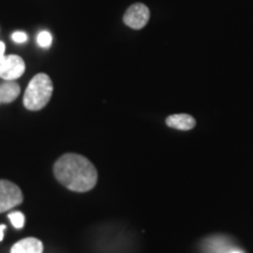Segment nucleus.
<instances>
[{
  "instance_id": "13",
  "label": "nucleus",
  "mask_w": 253,
  "mask_h": 253,
  "mask_svg": "<svg viewBox=\"0 0 253 253\" xmlns=\"http://www.w3.org/2000/svg\"><path fill=\"white\" fill-rule=\"evenodd\" d=\"M5 43L2 42V41H0V59L2 58V56H4V53H5Z\"/></svg>"
},
{
  "instance_id": "14",
  "label": "nucleus",
  "mask_w": 253,
  "mask_h": 253,
  "mask_svg": "<svg viewBox=\"0 0 253 253\" xmlns=\"http://www.w3.org/2000/svg\"><path fill=\"white\" fill-rule=\"evenodd\" d=\"M6 229L5 225H0V242H1L2 238H4V231Z\"/></svg>"
},
{
  "instance_id": "2",
  "label": "nucleus",
  "mask_w": 253,
  "mask_h": 253,
  "mask_svg": "<svg viewBox=\"0 0 253 253\" xmlns=\"http://www.w3.org/2000/svg\"><path fill=\"white\" fill-rule=\"evenodd\" d=\"M53 82L45 73H39L28 84L24 95L25 108L37 112L45 108L53 94Z\"/></svg>"
},
{
  "instance_id": "11",
  "label": "nucleus",
  "mask_w": 253,
  "mask_h": 253,
  "mask_svg": "<svg viewBox=\"0 0 253 253\" xmlns=\"http://www.w3.org/2000/svg\"><path fill=\"white\" fill-rule=\"evenodd\" d=\"M9 220L15 229H21L25 224V216L21 212H13L8 214Z\"/></svg>"
},
{
  "instance_id": "6",
  "label": "nucleus",
  "mask_w": 253,
  "mask_h": 253,
  "mask_svg": "<svg viewBox=\"0 0 253 253\" xmlns=\"http://www.w3.org/2000/svg\"><path fill=\"white\" fill-rule=\"evenodd\" d=\"M166 123L168 126L178 130H190L195 128L196 120L189 114H173L167 118Z\"/></svg>"
},
{
  "instance_id": "4",
  "label": "nucleus",
  "mask_w": 253,
  "mask_h": 253,
  "mask_svg": "<svg viewBox=\"0 0 253 253\" xmlns=\"http://www.w3.org/2000/svg\"><path fill=\"white\" fill-rule=\"evenodd\" d=\"M150 11L148 6L142 2L132 4L123 15V23L132 30H141L149 23Z\"/></svg>"
},
{
  "instance_id": "12",
  "label": "nucleus",
  "mask_w": 253,
  "mask_h": 253,
  "mask_svg": "<svg viewBox=\"0 0 253 253\" xmlns=\"http://www.w3.org/2000/svg\"><path fill=\"white\" fill-rule=\"evenodd\" d=\"M27 39H28V37L25 32H15V33L12 34V40L17 43L26 42Z\"/></svg>"
},
{
  "instance_id": "1",
  "label": "nucleus",
  "mask_w": 253,
  "mask_h": 253,
  "mask_svg": "<svg viewBox=\"0 0 253 253\" xmlns=\"http://www.w3.org/2000/svg\"><path fill=\"white\" fill-rule=\"evenodd\" d=\"M55 178L60 184L74 192H87L96 185V168L82 155L68 153L62 155L53 167Z\"/></svg>"
},
{
  "instance_id": "9",
  "label": "nucleus",
  "mask_w": 253,
  "mask_h": 253,
  "mask_svg": "<svg viewBox=\"0 0 253 253\" xmlns=\"http://www.w3.org/2000/svg\"><path fill=\"white\" fill-rule=\"evenodd\" d=\"M208 249L210 253H230L233 251L232 246L225 238H212L209 240Z\"/></svg>"
},
{
  "instance_id": "15",
  "label": "nucleus",
  "mask_w": 253,
  "mask_h": 253,
  "mask_svg": "<svg viewBox=\"0 0 253 253\" xmlns=\"http://www.w3.org/2000/svg\"><path fill=\"white\" fill-rule=\"evenodd\" d=\"M230 253H242L240 251H236V250H233V251H231Z\"/></svg>"
},
{
  "instance_id": "3",
  "label": "nucleus",
  "mask_w": 253,
  "mask_h": 253,
  "mask_svg": "<svg viewBox=\"0 0 253 253\" xmlns=\"http://www.w3.org/2000/svg\"><path fill=\"white\" fill-rule=\"evenodd\" d=\"M24 195L20 188L7 179H0V213L20 205Z\"/></svg>"
},
{
  "instance_id": "7",
  "label": "nucleus",
  "mask_w": 253,
  "mask_h": 253,
  "mask_svg": "<svg viewBox=\"0 0 253 253\" xmlns=\"http://www.w3.org/2000/svg\"><path fill=\"white\" fill-rule=\"evenodd\" d=\"M43 245L39 239L33 238H25L20 242L15 243L13 248L11 250V253H42Z\"/></svg>"
},
{
  "instance_id": "16",
  "label": "nucleus",
  "mask_w": 253,
  "mask_h": 253,
  "mask_svg": "<svg viewBox=\"0 0 253 253\" xmlns=\"http://www.w3.org/2000/svg\"><path fill=\"white\" fill-rule=\"evenodd\" d=\"M0 103H1V100H0Z\"/></svg>"
},
{
  "instance_id": "8",
  "label": "nucleus",
  "mask_w": 253,
  "mask_h": 253,
  "mask_svg": "<svg viewBox=\"0 0 253 253\" xmlns=\"http://www.w3.org/2000/svg\"><path fill=\"white\" fill-rule=\"evenodd\" d=\"M20 94V86L15 81H6L0 84V100L2 103H11Z\"/></svg>"
},
{
  "instance_id": "10",
  "label": "nucleus",
  "mask_w": 253,
  "mask_h": 253,
  "mask_svg": "<svg viewBox=\"0 0 253 253\" xmlns=\"http://www.w3.org/2000/svg\"><path fill=\"white\" fill-rule=\"evenodd\" d=\"M52 36H50L49 32L47 31H41L39 34H38V43H39L40 47H43V48H47V47L50 46L52 43Z\"/></svg>"
},
{
  "instance_id": "5",
  "label": "nucleus",
  "mask_w": 253,
  "mask_h": 253,
  "mask_svg": "<svg viewBox=\"0 0 253 253\" xmlns=\"http://www.w3.org/2000/svg\"><path fill=\"white\" fill-rule=\"evenodd\" d=\"M26 65L19 55H7L0 59V78L6 81H14L25 73Z\"/></svg>"
}]
</instances>
